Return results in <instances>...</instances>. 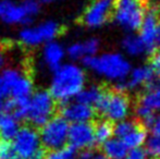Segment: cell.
<instances>
[{"label": "cell", "mask_w": 160, "mask_h": 159, "mask_svg": "<svg viewBox=\"0 0 160 159\" xmlns=\"http://www.w3.org/2000/svg\"><path fill=\"white\" fill-rule=\"evenodd\" d=\"M86 77L81 67L74 63H63L53 71L49 92L60 102H71L84 89Z\"/></svg>", "instance_id": "1"}, {"label": "cell", "mask_w": 160, "mask_h": 159, "mask_svg": "<svg viewBox=\"0 0 160 159\" xmlns=\"http://www.w3.org/2000/svg\"><path fill=\"white\" fill-rule=\"evenodd\" d=\"M55 110L56 99L50 92L38 91L26 102L17 105L13 113L20 120H28L34 127H42L53 118Z\"/></svg>", "instance_id": "2"}, {"label": "cell", "mask_w": 160, "mask_h": 159, "mask_svg": "<svg viewBox=\"0 0 160 159\" xmlns=\"http://www.w3.org/2000/svg\"><path fill=\"white\" fill-rule=\"evenodd\" d=\"M96 111L112 122L122 121L131 110V98L124 88L118 86H103L101 97L95 106Z\"/></svg>", "instance_id": "3"}, {"label": "cell", "mask_w": 160, "mask_h": 159, "mask_svg": "<svg viewBox=\"0 0 160 159\" xmlns=\"http://www.w3.org/2000/svg\"><path fill=\"white\" fill-rule=\"evenodd\" d=\"M85 67L110 80H122L131 70L130 63L119 53L89 56L83 59Z\"/></svg>", "instance_id": "4"}, {"label": "cell", "mask_w": 160, "mask_h": 159, "mask_svg": "<svg viewBox=\"0 0 160 159\" xmlns=\"http://www.w3.org/2000/svg\"><path fill=\"white\" fill-rule=\"evenodd\" d=\"M148 8L149 0H116L113 17L127 30H138Z\"/></svg>", "instance_id": "5"}, {"label": "cell", "mask_w": 160, "mask_h": 159, "mask_svg": "<svg viewBox=\"0 0 160 159\" xmlns=\"http://www.w3.org/2000/svg\"><path fill=\"white\" fill-rule=\"evenodd\" d=\"M39 11L36 0H24L14 3L11 0H0V20L7 24H25L33 20Z\"/></svg>", "instance_id": "6"}, {"label": "cell", "mask_w": 160, "mask_h": 159, "mask_svg": "<svg viewBox=\"0 0 160 159\" xmlns=\"http://www.w3.org/2000/svg\"><path fill=\"white\" fill-rule=\"evenodd\" d=\"M70 127L69 121L62 116L51 118L46 124L42 125L39 132L42 146L49 151L64 147L67 143H69Z\"/></svg>", "instance_id": "7"}, {"label": "cell", "mask_w": 160, "mask_h": 159, "mask_svg": "<svg viewBox=\"0 0 160 159\" xmlns=\"http://www.w3.org/2000/svg\"><path fill=\"white\" fill-rule=\"evenodd\" d=\"M60 33V26L55 21H45L26 26L20 32L19 39L26 47H37L52 42Z\"/></svg>", "instance_id": "8"}, {"label": "cell", "mask_w": 160, "mask_h": 159, "mask_svg": "<svg viewBox=\"0 0 160 159\" xmlns=\"http://www.w3.org/2000/svg\"><path fill=\"white\" fill-rule=\"evenodd\" d=\"M116 0H92L85 9L82 22L88 27H99L114 17Z\"/></svg>", "instance_id": "9"}, {"label": "cell", "mask_w": 160, "mask_h": 159, "mask_svg": "<svg viewBox=\"0 0 160 159\" xmlns=\"http://www.w3.org/2000/svg\"><path fill=\"white\" fill-rule=\"evenodd\" d=\"M12 145L15 153L22 159H28L37 154L42 146L40 134L33 127H21L19 133L12 140Z\"/></svg>", "instance_id": "10"}, {"label": "cell", "mask_w": 160, "mask_h": 159, "mask_svg": "<svg viewBox=\"0 0 160 159\" xmlns=\"http://www.w3.org/2000/svg\"><path fill=\"white\" fill-rule=\"evenodd\" d=\"M69 144L76 149L92 148L96 144L95 127L91 122L72 123L70 127Z\"/></svg>", "instance_id": "11"}, {"label": "cell", "mask_w": 160, "mask_h": 159, "mask_svg": "<svg viewBox=\"0 0 160 159\" xmlns=\"http://www.w3.org/2000/svg\"><path fill=\"white\" fill-rule=\"evenodd\" d=\"M96 115V109L93 106L83 104L78 100H71L63 104L61 116L71 123L89 122Z\"/></svg>", "instance_id": "12"}, {"label": "cell", "mask_w": 160, "mask_h": 159, "mask_svg": "<svg viewBox=\"0 0 160 159\" xmlns=\"http://www.w3.org/2000/svg\"><path fill=\"white\" fill-rule=\"evenodd\" d=\"M42 57L44 63L46 64L49 69L55 71V70H57L59 67H61L62 64H63V60L65 57V50L61 44L52 40V42L44 45Z\"/></svg>", "instance_id": "13"}, {"label": "cell", "mask_w": 160, "mask_h": 159, "mask_svg": "<svg viewBox=\"0 0 160 159\" xmlns=\"http://www.w3.org/2000/svg\"><path fill=\"white\" fill-rule=\"evenodd\" d=\"M20 127V119L13 112L0 113V137L1 140L10 141L15 137Z\"/></svg>", "instance_id": "14"}, {"label": "cell", "mask_w": 160, "mask_h": 159, "mask_svg": "<svg viewBox=\"0 0 160 159\" xmlns=\"http://www.w3.org/2000/svg\"><path fill=\"white\" fill-rule=\"evenodd\" d=\"M155 77V72L150 67H141L131 72L130 77L125 83H121L119 86L124 89H132L136 88L139 85L145 86L149 81H152Z\"/></svg>", "instance_id": "15"}, {"label": "cell", "mask_w": 160, "mask_h": 159, "mask_svg": "<svg viewBox=\"0 0 160 159\" xmlns=\"http://www.w3.org/2000/svg\"><path fill=\"white\" fill-rule=\"evenodd\" d=\"M23 72L19 69L8 68L0 73V96L9 99L11 89L17 81L22 77Z\"/></svg>", "instance_id": "16"}, {"label": "cell", "mask_w": 160, "mask_h": 159, "mask_svg": "<svg viewBox=\"0 0 160 159\" xmlns=\"http://www.w3.org/2000/svg\"><path fill=\"white\" fill-rule=\"evenodd\" d=\"M128 148L121 138H110L102 144V153L108 159H124L128 155Z\"/></svg>", "instance_id": "17"}, {"label": "cell", "mask_w": 160, "mask_h": 159, "mask_svg": "<svg viewBox=\"0 0 160 159\" xmlns=\"http://www.w3.org/2000/svg\"><path fill=\"white\" fill-rule=\"evenodd\" d=\"M95 127V137L97 144H105L114 134V124L108 119L98 120L94 124Z\"/></svg>", "instance_id": "18"}, {"label": "cell", "mask_w": 160, "mask_h": 159, "mask_svg": "<svg viewBox=\"0 0 160 159\" xmlns=\"http://www.w3.org/2000/svg\"><path fill=\"white\" fill-rule=\"evenodd\" d=\"M146 141H147V127L142 122L137 125V127L134 131H132L128 135L123 138V142L131 149L141 147V145H143Z\"/></svg>", "instance_id": "19"}, {"label": "cell", "mask_w": 160, "mask_h": 159, "mask_svg": "<svg viewBox=\"0 0 160 159\" xmlns=\"http://www.w3.org/2000/svg\"><path fill=\"white\" fill-rule=\"evenodd\" d=\"M105 86V85H103ZM102 85H93V86L85 87L76 97V100L83 102V104L89 105L95 107L98 102L99 98L101 97V94L103 92Z\"/></svg>", "instance_id": "20"}, {"label": "cell", "mask_w": 160, "mask_h": 159, "mask_svg": "<svg viewBox=\"0 0 160 159\" xmlns=\"http://www.w3.org/2000/svg\"><path fill=\"white\" fill-rule=\"evenodd\" d=\"M122 46L131 55H141L146 50V45L143 42L141 36L136 35H128L122 42Z\"/></svg>", "instance_id": "21"}, {"label": "cell", "mask_w": 160, "mask_h": 159, "mask_svg": "<svg viewBox=\"0 0 160 159\" xmlns=\"http://www.w3.org/2000/svg\"><path fill=\"white\" fill-rule=\"evenodd\" d=\"M78 157V149L71 145H65L61 148L52 149L46 155V159H76Z\"/></svg>", "instance_id": "22"}, {"label": "cell", "mask_w": 160, "mask_h": 159, "mask_svg": "<svg viewBox=\"0 0 160 159\" xmlns=\"http://www.w3.org/2000/svg\"><path fill=\"white\" fill-rule=\"evenodd\" d=\"M139 123H141V121L137 119V118H135L133 120L120 121V122L114 125V135L118 138L123 140L125 136L128 135L131 132L136 129Z\"/></svg>", "instance_id": "23"}, {"label": "cell", "mask_w": 160, "mask_h": 159, "mask_svg": "<svg viewBox=\"0 0 160 159\" xmlns=\"http://www.w3.org/2000/svg\"><path fill=\"white\" fill-rule=\"evenodd\" d=\"M145 149L149 156L160 158V135H150L146 141Z\"/></svg>", "instance_id": "24"}, {"label": "cell", "mask_w": 160, "mask_h": 159, "mask_svg": "<svg viewBox=\"0 0 160 159\" xmlns=\"http://www.w3.org/2000/svg\"><path fill=\"white\" fill-rule=\"evenodd\" d=\"M67 52L69 55V57L73 60L84 59L86 57L83 42H74V44L70 45Z\"/></svg>", "instance_id": "25"}, {"label": "cell", "mask_w": 160, "mask_h": 159, "mask_svg": "<svg viewBox=\"0 0 160 159\" xmlns=\"http://www.w3.org/2000/svg\"><path fill=\"white\" fill-rule=\"evenodd\" d=\"M148 64L156 75H160V48L152 51L148 59Z\"/></svg>", "instance_id": "26"}, {"label": "cell", "mask_w": 160, "mask_h": 159, "mask_svg": "<svg viewBox=\"0 0 160 159\" xmlns=\"http://www.w3.org/2000/svg\"><path fill=\"white\" fill-rule=\"evenodd\" d=\"M83 45H84L85 55H86V57H89V56H95V53L98 51V48H99L98 39L89 38V39L85 40V42H83Z\"/></svg>", "instance_id": "27"}, {"label": "cell", "mask_w": 160, "mask_h": 159, "mask_svg": "<svg viewBox=\"0 0 160 159\" xmlns=\"http://www.w3.org/2000/svg\"><path fill=\"white\" fill-rule=\"evenodd\" d=\"M13 154H15V151L13 148L12 143L6 140L0 141V159H4Z\"/></svg>", "instance_id": "28"}, {"label": "cell", "mask_w": 160, "mask_h": 159, "mask_svg": "<svg viewBox=\"0 0 160 159\" xmlns=\"http://www.w3.org/2000/svg\"><path fill=\"white\" fill-rule=\"evenodd\" d=\"M146 156H147L146 149L137 147V148L131 149L128 153V155L125 156L124 159H146Z\"/></svg>", "instance_id": "29"}, {"label": "cell", "mask_w": 160, "mask_h": 159, "mask_svg": "<svg viewBox=\"0 0 160 159\" xmlns=\"http://www.w3.org/2000/svg\"><path fill=\"white\" fill-rule=\"evenodd\" d=\"M150 130L154 135H160V115L155 117L152 125H150Z\"/></svg>", "instance_id": "30"}, {"label": "cell", "mask_w": 160, "mask_h": 159, "mask_svg": "<svg viewBox=\"0 0 160 159\" xmlns=\"http://www.w3.org/2000/svg\"><path fill=\"white\" fill-rule=\"evenodd\" d=\"M96 154L93 152L92 148L83 149L82 153L78 154V159H93Z\"/></svg>", "instance_id": "31"}, {"label": "cell", "mask_w": 160, "mask_h": 159, "mask_svg": "<svg viewBox=\"0 0 160 159\" xmlns=\"http://www.w3.org/2000/svg\"><path fill=\"white\" fill-rule=\"evenodd\" d=\"M8 104H9V99L0 96V113L8 111Z\"/></svg>", "instance_id": "32"}, {"label": "cell", "mask_w": 160, "mask_h": 159, "mask_svg": "<svg viewBox=\"0 0 160 159\" xmlns=\"http://www.w3.org/2000/svg\"><path fill=\"white\" fill-rule=\"evenodd\" d=\"M4 63H6V58H4L3 51H2V50H1V48H0V73H1L2 71L4 70V69H3Z\"/></svg>", "instance_id": "33"}, {"label": "cell", "mask_w": 160, "mask_h": 159, "mask_svg": "<svg viewBox=\"0 0 160 159\" xmlns=\"http://www.w3.org/2000/svg\"><path fill=\"white\" fill-rule=\"evenodd\" d=\"M28 159H46V155H45L42 151H39L37 154H35V155L30 157Z\"/></svg>", "instance_id": "34"}, {"label": "cell", "mask_w": 160, "mask_h": 159, "mask_svg": "<svg viewBox=\"0 0 160 159\" xmlns=\"http://www.w3.org/2000/svg\"><path fill=\"white\" fill-rule=\"evenodd\" d=\"M4 159H22L21 157H20L19 155H18L17 153L15 154H13V155H11V156H9V157H7V158H4Z\"/></svg>", "instance_id": "35"}, {"label": "cell", "mask_w": 160, "mask_h": 159, "mask_svg": "<svg viewBox=\"0 0 160 159\" xmlns=\"http://www.w3.org/2000/svg\"><path fill=\"white\" fill-rule=\"evenodd\" d=\"M93 159H108V158L106 157V156L103 155V154H102V155H101V154H96L95 157H94Z\"/></svg>", "instance_id": "36"}, {"label": "cell", "mask_w": 160, "mask_h": 159, "mask_svg": "<svg viewBox=\"0 0 160 159\" xmlns=\"http://www.w3.org/2000/svg\"><path fill=\"white\" fill-rule=\"evenodd\" d=\"M42 2H44V3H50V2H53L56 1V0H40Z\"/></svg>", "instance_id": "37"}]
</instances>
